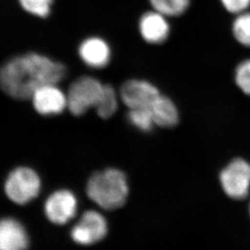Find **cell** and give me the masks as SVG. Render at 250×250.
<instances>
[{"label":"cell","instance_id":"obj_20","mask_svg":"<svg viewBox=\"0 0 250 250\" xmlns=\"http://www.w3.org/2000/svg\"><path fill=\"white\" fill-rule=\"evenodd\" d=\"M224 8L229 12L238 15L246 12L250 6V0H220Z\"/></svg>","mask_w":250,"mask_h":250},{"label":"cell","instance_id":"obj_11","mask_svg":"<svg viewBox=\"0 0 250 250\" xmlns=\"http://www.w3.org/2000/svg\"><path fill=\"white\" fill-rule=\"evenodd\" d=\"M78 53L81 60L93 68L106 67L111 61V47L104 39L99 37L88 38L82 42Z\"/></svg>","mask_w":250,"mask_h":250},{"label":"cell","instance_id":"obj_5","mask_svg":"<svg viewBox=\"0 0 250 250\" xmlns=\"http://www.w3.org/2000/svg\"><path fill=\"white\" fill-rule=\"evenodd\" d=\"M219 181L224 192L232 199L247 197L250 188V164L243 159H236L222 170Z\"/></svg>","mask_w":250,"mask_h":250},{"label":"cell","instance_id":"obj_9","mask_svg":"<svg viewBox=\"0 0 250 250\" xmlns=\"http://www.w3.org/2000/svg\"><path fill=\"white\" fill-rule=\"evenodd\" d=\"M77 201L75 195L68 190L54 192L46 200L45 212L49 220L55 224H67L76 215Z\"/></svg>","mask_w":250,"mask_h":250},{"label":"cell","instance_id":"obj_16","mask_svg":"<svg viewBox=\"0 0 250 250\" xmlns=\"http://www.w3.org/2000/svg\"><path fill=\"white\" fill-rule=\"evenodd\" d=\"M232 34L239 43L250 47V12L237 15L232 24Z\"/></svg>","mask_w":250,"mask_h":250},{"label":"cell","instance_id":"obj_15","mask_svg":"<svg viewBox=\"0 0 250 250\" xmlns=\"http://www.w3.org/2000/svg\"><path fill=\"white\" fill-rule=\"evenodd\" d=\"M154 11L167 17H179L189 6L190 0H149Z\"/></svg>","mask_w":250,"mask_h":250},{"label":"cell","instance_id":"obj_18","mask_svg":"<svg viewBox=\"0 0 250 250\" xmlns=\"http://www.w3.org/2000/svg\"><path fill=\"white\" fill-rule=\"evenodd\" d=\"M21 7L27 12L37 17H48L53 0H19Z\"/></svg>","mask_w":250,"mask_h":250},{"label":"cell","instance_id":"obj_8","mask_svg":"<svg viewBox=\"0 0 250 250\" xmlns=\"http://www.w3.org/2000/svg\"><path fill=\"white\" fill-rule=\"evenodd\" d=\"M31 100L37 112L42 116L58 115L67 108V94L56 84L40 87L34 92Z\"/></svg>","mask_w":250,"mask_h":250},{"label":"cell","instance_id":"obj_19","mask_svg":"<svg viewBox=\"0 0 250 250\" xmlns=\"http://www.w3.org/2000/svg\"><path fill=\"white\" fill-rule=\"evenodd\" d=\"M235 81L244 94L250 96V59L242 61L236 67Z\"/></svg>","mask_w":250,"mask_h":250},{"label":"cell","instance_id":"obj_2","mask_svg":"<svg viewBox=\"0 0 250 250\" xmlns=\"http://www.w3.org/2000/svg\"><path fill=\"white\" fill-rule=\"evenodd\" d=\"M86 191L89 198L103 209H118L125 204L128 195L127 177L119 169L99 171L89 178Z\"/></svg>","mask_w":250,"mask_h":250},{"label":"cell","instance_id":"obj_4","mask_svg":"<svg viewBox=\"0 0 250 250\" xmlns=\"http://www.w3.org/2000/svg\"><path fill=\"white\" fill-rule=\"evenodd\" d=\"M5 192L10 200L19 205L26 204L39 195L41 181L29 167H18L9 174L5 182Z\"/></svg>","mask_w":250,"mask_h":250},{"label":"cell","instance_id":"obj_6","mask_svg":"<svg viewBox=\"0 0 250 250\" xmlns=\"http://www.w3.org/2000/svg\"><path fill=\"white\" fill-rule=\"evenodd\" d=\"M107 233V223L99 212L89 210L82 215L71 231L76 243L89 246L102 241Z\"/></svg>","mask_w":250,"mask_h":250},{"label":"cell","instance_id":"obj_10","mask_svg":"<svg viewBox=\"0 0 250 250\" xmlns=\"http://www.w3.org/2000/svg\"><path fill=\"white\" fill-rule=\"evenodd\" d=\"M167 17L157 11L146 12L140 19L139 31L144 41L158 45L166 41L170 34Z\"/></svg>","mask_w":250,"mask_h":250},{"label":"cell","instance_id":"obj_17","mask_svg":"<svg viewBox=\"0 0 250 250\" xmlns=\"http://www.w3.org/2000/svg\"><path fill=\"white\" fill-rule=\"evenodd\" d=\"M127 119L131 125L142 132H149L155 126L149 107L130 109Z\"/></svg>","mask_w":250,"mask_h":250},{"label":"cell","instance_id":"obj_14","mask_svg":"<svg viewBox=\"0 0 250 250\" xmlns=\"http://www.w3.org/2000/svg\"><path fill=\"white\" fill-rule=\"evenodd\" d=\"M119 98L120 95L113 86L105 84L101 99L95 107L98 116L104 120L111 118L118 108Z\"/></svg>","mask_w":250,"mask_h":250},{"label":"cell","instance_id":"obj_12","mask_svg":"<svg viewBox=\"0 0 250 250\" xmlns=\"http://www.w3.org/2000/svg\"><path fill=\"white\" fill-rule=\"evenodd\" d=\"M29 238L19 222L12 219L0 220V250H26Z\"/></svg>","mask_w":250,"mask_h":250},{"label":"cell","instance_id":"obj_1","mask_svg":"<svg viewBox=\"0 0 250 250\" xmlns=\"http://www.w3.org/2000/svg\"><path fill=\"white\" fill-rule=\"evenodd\" d=\"M66 67L46 56L28 53L5 62L0 68V88L17 100L31 99L45 84H57L64 78Z\"/></svg>","mask_w":250,"mask_h":250},{"label":"cell","instance_id":"obj_7","mask_svg":"<svg viewBox=\"0 0 250 250\" xmlns=\"http://www.w3.org/2000/svg\"><path fill=\"white\" fill-rule=\"evenodd\" d=\"M154 84L144 80L132 79L125 82L120 89V99L130 109L149 107L160 95Z\"/></svg>","mask_w":250,"mask_h":250},{"label":"cell","instance_id":"obj_21","mask_svg":"<svg viewBox=\"0 0 250 250\" xmlns=\"http://www.w3.org/2000/svg\"></svg>","mask_w":250,"mask_h":250},{"label":"cell","instance_id":"obj_3","mask_svg":"<svg viewBox=\"0 0 250 250\" xmlns=\"http://www.w3.org/2000/svg\"><path fill=\"white\" fill-rule=\"evenodd\" d=\"M104 85L94 77H80L70 85L67 94V109L73 116H80L89 109L95 108L101 99Z\"/></svg>","mask_w":250,"mask_h":250},{"label":"cell","instance_id":"obj_13","mask_svg":"<svg viewBox=\"0 0 250 250\" xmlns=\"http://www.w3.org/2000/svg\"><path fill=\"white\" fill-rule=\"evenodd\" d=\"M151 111L154 125L170 128L179 123V111L176 104L168 97L160 94L149 107Z\"/></svg>","mask_w":250,"mask_h":250}]
</instances>
